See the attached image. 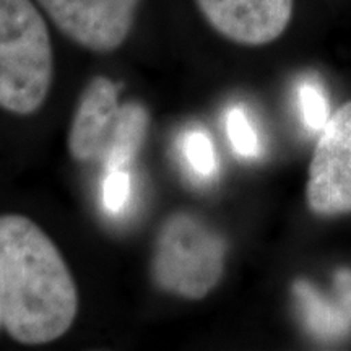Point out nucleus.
Wrapping results in <instances>:
<instances>
[{
	"label": "nucleus",
	"instance_id": "9",
	"mask_svg": "<svg viewBox=\"0 0 351 351\" xmlns=\"http://www.w3.org/2000/svg\"><path fill=\"white\" fill-rule=\"evenodd\" d=\"M182 153L192 173L210 179L218 171V158L212 138L204 130H189L182 138Z\"/></svg>",
	"mask_w": 351,
	"mask_h": 351
},
{
	"label": "nucleus",
	"instance_id": "1",
	"mask_svg": "<svg viewBox=\"0 0 351 351\" xmlns=\"http://www.w3.org/2000/svg\"><path fill=\"white\" fill-rule=\"evenodd\" d=\"M78 289L49 236L25 215H0L2 328L21 345H46L70 330Z\"/></svg>",
	"mask_w": 351,
	"mask_h": 351
},
{
	"label": "nucleus",
	"instance_id": "3",
	"mask_svg": "<svg viewBox=\"0 0 351 351\" xmlns=\"http://www.w3.org/2000/svg\"><path fill=\"white\" fill-rule=\"evenodd\" d=\"M226 251L225 238L200 217L173 213L161 225L153 245L152 282L168 295L204 300L221 282Z\"/></svg>",
	"mask_w": 351,
	"mask_h": 351
},
{
	"label": "nucleus",
	"instance_id": "8",
	"mask_svg": "<svg viewBox=\"0 0 351 351\" xmlns=\"http://www.w3.org/2000/svg\"><path fill=\"white\" fill-rule=\"evenodd\" d=\"M148 127H150V114L147 108L135 101L122 104L101 160L106 171L127 169V166L132 165L147 138Z\"/></svg>",
	"mask_w": 351,
	"mask_h": 351
},
{
	"label": "nucleus",
	"instance_id": "10",
	"mask_svg": "<svg viewBox=\"0 0 351 351\" xmlns=\"http://www.w3.org/2000/svg\"><path fill=\"white\" fill-rule=\"evenodd\" d=\"M226 134L232 150L243 158H256L261 150L257 132L247 114L241 108H232L226 117Z\"/></svg>",
	"mask_w": 351,
	"mask_h": 351
},
{
	"label": "nucleus",
	"instance_id": "5",
	"mask_svg": "<svg viewBox=\"0 0 351 351\" xmlns=\"http://www.w3.org/2000/svg\"><path fill=\"white\" fill-rule=\"evenodd\" d=\"M60 33L93 52L119 49L129 38L140 0H36Z\"/></svg>",
	"mask_w": 351,
	"mask_h": 351
},
{
	"label": "nucleus",
	"instance_id": "12",
	"mask_svg": "<svg viewBox=\"0 0 351 351\" xmlns=\"http://www.w3.org/2000/svg\"><path fill=\"white\" fill-rule=\"evenodd\" d=\"M130 174L127 169H109L103 181V205L108 212L121 213L129 202Z\"/></svg>",
	"mask_w": 351,
	"mask_h": 351
},
{
	"label": "nucleus",
	"instance_id": "7",
	"mask_svg": "<svg viewBox=\"0 0 351 351\" xmlns=\"http://www.w3.org/2000/svg\"><path fill=\"white\" fill-rule=\"evenodd\" d=\"M121 85L111 78L93 77L78 99L69 130V155L77 163H101L119 116Z\"/></svg>",
	"mask_w": 351,
	"mask_h": 351
},
{
	"label": "nucleus",
	"instance_id": "13",
	"mask_svg": "<svg viewBox=\"0 0 351 351\" xmlns=\"http://www.w3.org/2000/svg\"><path fill=\"white\" fill-rule=\"evenodd\" d=\"M0 328H2V315H0Z\"/></svg>",
	"mask_w": 351,
	"mask_h": 351
},
{
	"label": "nucleus",
	"instance_id": "6",
	"mask_svg": "<svg viewBox=\"0 0 351 351\" xmlns=\"http://www.w3.org/2000/svg\"><path fill=\"white\" fill-rule=\"evenodd\" d=\"M205 21L219 36L239 46H265L291 23L295 0H195Z\"/></svg>",
	"mask_w": 351,
	"mask_h": 351
},
{
	"label": "nucleus",
	"instance_id": "2",
	"mask_svg": "<svg viewBox=\"0 0 351 351\" xmlns=\"http://www.w3.org/2000/svg\"><path fill=\"white\" fill-rule=\"evenodd\" d=\"M54 78V51L33 0H0V108L29 116L43 108Z\"/></svg>",
	"mask_w": 351,
	"mask_h": 351
},
{
	"label": "nucleus",
	"instance_id": "4",
	"mask_svg": "<svg viewBox=\"0 0 351 351\" xmlns=\"http://www.w3.org/2000/svg\"><path fill=\"white\" fill-rule=\"evenodd\" d=\"M306 202L319 217L351 213V101L324 125L311 158Z\"/></svg>",
	"mask_w": 351,
	"mask_h": 351
},
{
	"label": "nucleus",
	"instance_id": "11",
	"mask_svg": "<svg viewBox=\"0 0 351 351\" xmlns=\"http://www.w3.org/2000/svg\"><path fill=\"white\" fill-rule=\"evenodd\" d=\"M300 108L304 124L313 130H322L330 119V109L326 95L314 83H304L300 88Z\"/></svg>",
	"mask_w": 351,
	"mask_h": 351
}]
</instances>
